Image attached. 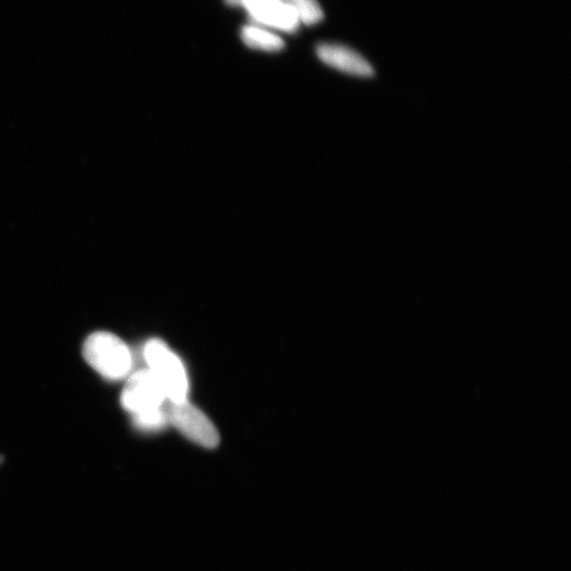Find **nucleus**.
Instances as JSON below:
<instances>
[{
  "label": "nucleus",
  "instance_id": "3",
  "mask_svg": "<svg viewBox=\"0 0 571 571\" xmlns=\"http://www.w3.org/2000/svg\"><path fill=\"white\" fill-rule=\"evenodd\" d=\"M169 422L194 444L215 449L220 442L219 433L208 416L188 400L171 402L167 409Z\"/></svg>",
  "mask_w": 571,
  "mask_h": 571
},
{
  "label": "nucleus",
  "instance_id": "10",
  "mask_svg": "<svg viewBox=\"0 0 571 571\" xmlns=\"http://www.w3.org/2000/svg\"><path fill=\"white\" fill-rule=\"evenodd\" d=\"M0 462H2V460H0Z\"/></svg>",
  "mask_w": 571,
  "mask_h": 571
},
{
  "label": "nucleus",
  "instance_id": "6",
  "mask_svg": "<svg viewBox=\"0 0 571 571\" xmlns=\"http://www.w3.org/2000/svg\"><path fill=\"white\" fill-rule=\"evenodd\" d=\"M319 59L331 68L359 78H372L375 70L361 54L338 44H321L317 48Z\"/></svg>",
  "mask_w": 571,
  "mask_h": 571
},
{
  "label": "nucleus",
  "instance_id": "9",
  "mask_svg": "<svg viewBox=\"0 0 571 571\" xmlns=\"http://www.w3.org/2000/svg\"><path fill=\"white\" fill-rule=\"evenodd\" d=\"M134 425L141 431L154 432L167 427L169 422L168 410L164 407L158 410L134 415Z\"/></svg>",
  "mask_w": 571,
  "mask_h": 571
},
{
  "label": "nucleus",
  "instance_id": "2",
  "mask_svg": "<svg viewBox=\"0 0 571 571\" xmlns=\"http://www.w3.org/2000/svg\"><path fill=\"white\" fill-rule=\"evenodd\" d=\"M149 370L156 376L168 401L187 400L189 382L183 363L169 346L159 339L147 342L143 349Z\"/></svg>",
  "mask_w": 571,
  "mask_h": 571
},
{
  "label": "nucleus",
  "instance_id": "4",
  "mask_svg": "<svg viewBox=\"0 0 571 571\" xmlns=\"http://www.w3.org/2000/svg\"><path fill=\"white\" fill-rule=\"evenodd\" d=\"M165 401L167 395L149 368L128 378L121 396L122 407L133 416L161 409Z\"/></svg>",
  "mask_w": 571,
  "mask_h": 571
},
{
  "label": "nucleus",
  "instance_id": "1",
  "mask_svg": "<svg viewBox=\"0 0 571 571\" xmlns=\"http://www.w3.org/2000/svg\"><path fill=\"white\" fill-rule=\"evenodd\" d=\"M82 353L88 365L106 380L120 381L131 374L133 355L130 347L108 331L89 335Z\"/></svg>",
  "mask_w": 571,
  "mask_h": 571
},
{
  "label": "nucleus",
  "instance_id": "8",
  "mask_svg": "<svg viewBox=\"0 0 571 571\" xmlns=\"http://www.w3.org/2000/svg\"><path fill=\"white\" fill-rule=\"evenodd\" d=\"M297 11L300 22L313 26L320 23L324 18V13L317 0H284Z\"/></svg>",
  "mask_w": 571,
  "mask_h": 571
},
{
  "label": "nucleus",
  "instance_id": "5",
  "mask_svg": "<svg viewBox=\"0 0 571 571\" xmlns=\"http://www.w3.org/2000/svg\"><path fill=\"white\" fill-rule=\"evenodd\" d=\"M253 23L284 32H296L301 24L296 10L283 0H239Z\"/></svg>",
  "mask_w": 571,
  "mask_h": 571
},
{
  "label": "nucleus",
  "instance_id": "7",
  "mask_svg": "<svg viewBox=\"0 0 571 571\" xmlns=\"http://www.w3.org/2000/svg\"><path fill=\"white\" fill-rule=\"evenodd\" d=\"M242 39L249 48L267 52H278L285 46L279 35L255 25L243 28Z\"/></svg>",
  "mask_w": 571,
  "mask_h": 571
}]
</instances>
